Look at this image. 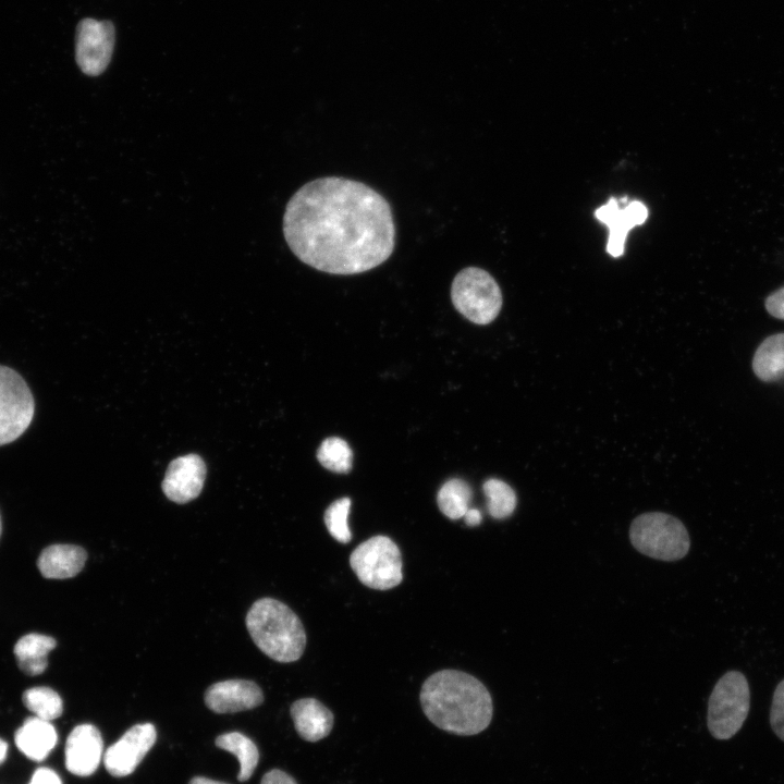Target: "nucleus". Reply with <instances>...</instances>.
Listing matches in <instances>:
<instances>
[{"mask_svg": "<svg viewBox=\"0 0 784 784\" xmlns=\"http://www.w3.org/2000/svg\"><path fill=\"white\" fill-rule=\"evenodd\" d=\"M283 234L304 264L331 274H356L393 253L395 225L388 200L370 186L340 176L304 184L290 198Z\"/></svg>", "mask_w": 784, "mask_h": 784, "instance_id": "1", "label": "nucleus"}, {"mask_svg": "<svg viewBox=\"0 0 784 784\" xmlns=\"http://www.w3.org/2000/svg\"><path fill=\"white\" fill-rule=\"evenodd\" d=\"M419 699L428 720L452 734H479L492 720L493 703L487 687L462 671L433 673L424 682Z\"/></svg>", "mask_w": 784, "mask_h": 784, "instance_id": "2", "label": "nucleus"}, {"mask_svg": "<svg viewBox=\"0 0 784 784\" xmlns=\"http://www.w3.org/2000/svg\"><path fill=\"white\" fill-rule=\"evenodd\" d=\"M247 630L256 646L281 663L298 660L306 647V633L299 617L283 602L262 598L246 615Z\"/></svg>", "mask_w": 784, "mask_h": 784, "instance_id": "3", "label": "nucleus"}, {"mask_svg": "<svg viewBox=\"0 0 784 784\" xmlns=\"http://www.w3.org/2000/svg\"><path fill=\"white\" fill-rule=\"evenodd\" d=\"M629 539L641 554L665 562L683 559L690 548L689 535L684 524L662 512L644 513L634 518L629 527Z\"/></svg>", "mask_w": 784, "mask_h": 784, "instance_id": "4", "label": "nucleus"}, {"mask_svg": "<svg viewBox=\"0 0 784 784\" xmlns=\"http://www.w3.org/2000/svg\"><path fill=\"white\" fill-rule=\"evenodd\" d=\"M750 707V690L745 675L725 673L715 684L708 702L707 724L720 740L733 737L743 726Z\"/></svg>", "mask_w": 784, "mask_h": 784, "instance_id": "5", "label": "nucleus"}, {"mask_svg": "<svg viewBox=\"0 0 784 784\" xmlns=\"http://www.w3.org/2000/svg\"><path fill=\"white\" fill-rule=\"evenodd\" d=\"M350 565L368 588L389 590L403 580L402 555L387 536H373L359 543L350 555Z\"/></svg>", "mask_w": 784, "mask_h": 784, "instance_id": "6", "label": "nucleus"}, {"mask_svg": "<svg viewBox=\"0 0 784 784\" xmlns=\"http://www.w3.org/2000/svg\"><path fill=\"white\" fill-rule=\"evenodd\" d=\"M451 299L465 318L477 324L493 321L502 307V293L486 270L467 267L461 270L452 282Z\"/></svg>", "mask_w": 784, "mask_h": 784, "instance_id": "7", "label": "nucleus"}, {"mask_svg": "<svg viewBox=\"0 0 784 784\" xmlns=\"http://www.w3.org/2000/svg\"><path fill=\"white\" fill-rule=\"evenodd\" d=\"M35 414L29 387L14 369L0 365V446L20 438Z\"/></svg>", "mask_w": 784, "mask_h": 784, "instance_id": "8", "label": "nucleus"}, {"mask_svg": "<svg viewBox=\"0 0 784 784\" xmlns=\"http://www.w3.org/2000/svg\"><path fill=\"white\" fill-rule=\"evenodd\" d=\"M114 47V26L110 21L86 17L79 21L75 36V60L88 76H98L108 68Z\"/></svg>", "mask_w": 784, "mask_h": 784, "instance_id": "9", "label": "nucleus"}, {"mask_svg": "<svg viewBox=\"0 0 784 784\" xmlns=\"http://www.w3.org/2000/svg\"><path fill=\"white\" fill-rule=\"evenodd\" d=\"M157 732L151 723L128 728L103 756L107 771L113 776L131 774L154 746Z\"/></svg>", "mask_w": 784, "mask_h": 784, "instance_id": "10", "label": "nucleus"}, {"mask_svg": "<svg viewBox=\"0 0 784 784\" xmlns=\"http://www.w3.org/2000/svg\"><path fill=\"white\" fill-rule=\"evenodd\" d=\"M595 216L609 228L607 252L613 257H620L624 253L628 231L647 220L648 209L639 200H632L621 207V200L611 197L596 210Z\"/></svg>", "mask_w": 784, "mask_h": 784, "instance_id": "11", "label": "nucleus"}, {"mask_svg": "<svg viewBox=\"0 0 784 784\" xmlns=\"http://www.w3.org/2000/svg\"><path fill=\"white\" fill-rule=\"evenodd\" d=\"M206 465L196 454H187L172 461L162 481L166 497L175 503H187L203 490Z\"/></svg>", "mask_w": 784, "mask_h": 784, "instance_id": "12", "label": "nucleus"}, {"mask_svg": "<svg viewBox=\"0 0 784 784\" xmlns=\"http://www.w3.org/2000/svg\"><path fill=\"white\" fill-rule=\"evenodd\" d=\"M65 767L78 776L93 774L102 757V738L99 730L89 723L75 726L65 744Z\"/></svg>", "mask_w": 784, "mask_h": 784, "instance_id": "13", "label": "nucleus"}, {"mask_svg": "<svg viewBox=\"0 0 784 784\" xmlns=\"http://www.w3.org/2000/svg\"><path fill=\"white\" fill-rule=\"evenodd\" d=\"M264 701L260 687L246 679H226L208 687L205 703L213 712L233 713L250 710Z\"/></svg>", "mask_w": 784, "mask_h": 784, "instance_id": "14", "label": "nucleus"}, {"mask_svg": "<svg viewBox=\"0 0 784 784\" xmlns=\"http://www.w3.org/2000/svg\"><path fill=\"white\" fill-rule=\"evenodd\" d=\"M291 716L298 735L307 742L327 737L333 727V713L315 698H302L292 703Z\"/></svg>", "mask_w": 784, "mask_h": 784, "instance_id": "15", "label": "nucleus"}, {"mask_svg": "<svg viewBox=\"0 0 784 784\" xmlns=\"http://www.w3.org/2000/svg\"><path fill=\"white\" fill-rule=\"evenodd\" d=\"M86 551L74 544H51L38 556L37 567L42 577L66 579L76 576L84 567Z\"/></svg>", "mask_w": 784, "mask_h": 784, "instance_id": "16", "label": "nucleus"}, {"mask_svg": "<svg viewBox=\"0 0 784 784\" xmlns=\"http://www.w3.org/2000/svg\"><path fill=\"white\" fill-rule=\"evenodd\" d=\"M16 747L30 760L42 761L56 747L58 735L50 721L28 718L14 735Z\"/></svg>", "mask_w": 784, "mask_h": 784, "instance_id": "17", "label": "nucleus"}, {"mask_svg": "<svg viewBox=\"0 0 784 784\" xmlns=\"http://www.w3.org/2000/svg\"><path fill=\"white\" fill-rule=\"evenodd\" d=\"M57 646L54 638L30 633L22 636L15 644L13 652L19 667L29 676L45 672L48 666L47 656Z\"/></svg>", "mask_w": 784, "mask_h": 784, "instance_id": "18", "label": "nucleus"}, {"mask_svg": "<svg viewBox=\"0 0 784 784\" xmlns=\"http://www.w3.org/2000/svg\"><path fill=\"white\" fill-rule=\"evenodd\" d=\"M752 370L763 382H773L784 378V333L764 339L752 358Z\"/></svg>", "mask_w": 784, "mask_h": 784, "instance_id": "19", "label": "nucleus"}, {"mask_svg": "<svg viewBox=\"0 0 784 784\" xmlns=\"http://www.w3.org/2000/svg\"><path fill=\"white\" fill-rule=\"evenodd\" d=\"M216 745L233 754L240 763L238 781H247L255 771L259 752L252 739L238 732L225 733L217 737Z\"/></svg>", "mask_w": 784, "mask_h": 784, "instance_id": "20", "label": "nucleus"}, {"mask_svg": "<svg viewBox=\"0 0 784 784\" xmlns=\"http://www.w3.org/2000/svg\"><path fill=\"white\" fill-rule=\"evenodd\" d=\"M469 485L458 478L445 481L438 491L437 503L443 515L450 519L462 518L469 509L471 501Z\"/></svg>", "mask_w": 784, "mask_h": 784, "instance_id": "21", "label": "nucleus"}, {"mask_svg": "<svg viewBox=\"0 0 784 784\" xmlns=\"http://www.w3.org/2000/svg\"><path fill=\"white\" fill-rule=\"evenodd\" d=\"M24 706L46 721L59 718L63 711V702L60 695L50 687L38 686L26 689L22 696Z\"/></svg>", "mask_w": 784, "mask_h": 784, "instance_id": "22", "label": "nucleus"}, {"mask_svg": "<svg viewBox=\"0 0 784 784\" xmlns=\"http://www.w3.org/2000/svg\"><path fill=\"white\" fill-rule=\"evenodd\" d=\"M482 490L488 500V512L493 518L504 519L513 514L516 494L506 482L491 478L485 481Z\"/></svg>", "mask_w": 784, "mask_h": 784, "instance_id": "23", "label": "nucleus"}, {"mask_svg": "<svg viewBox=\"0 0 784 784\" xmlns=\"http://www.w3.org/2000/svg\"><path fill=\"white\" fill-rule=\"evenodd\" d=\"M317 460L331 471L346 474L352 468L353 453L343 439L331 437L320 444Z\"/></svg>", "mask_w": 784, "mask_h": 784, "instance_id": "24", "label": "nucleus"}, {"mask_svg": "<svg viewBox=\"0 0 784 784\" xmlns=\"http://www.w3.org/2000/svg\"><path fill=\"white\" fill-rule=\"evenodd\" d=\"M350 509L351 499L344 497L332 502L324 511V525L331 537L341 543H347L352 539V532L347 523Z\"/></svg>", "mask_w": 784, "mask_h": 784, "instance_id": "25", "label": "nucleus"}, {"mask_svg": "<svg viewBox=\"0 0 784 784\" xmlns=\"http://www.w3.org/2000/svg\"><path fill=\"white\" fill-rule=\"evenodd\" d=\"M770 723L776 736L784 740V679L779 683L773 695Z\"/></svg>", "mask_w": 784, "mask_h": 784, "instance_id": "26", "label": "nucleus"}, {"mask_svg": "<svg viewBox=\"0 0 784 784\" xmlns=\"http://www.w3.org/2000/svg\"><path fill=\"white\" fill-rule=\"evenodd\" d=\"M765 309L774 318L784 320V286L767 297Z\"/></svg>", "mask_w": 784, "mask_h": 784, "instance_id": "27", "label": "nucleus"}, {"mask_svg": "<svg viewBox=\"0 0 784 784\" xmlns=\"http://www.w3.org/2000/svg\"><path fill=\"white\" fill-rule=\"evenodd\" d=\"M28 784H62L59 775L49 768H38Z\"/></svg>", "mask_w": 784, "mask_h": 784, "instance_id": "28", "label": "nucleus"}, {"mask_svg": "<svg viewBox=\"0 0 784 784\" xmlns=\"http://www.w3.org/2000/svg\"><path fill=\"white\" fill-rule=\"evenodd\" d=\"M260 784H297L296 781L287 773L273 769L267 772Z\"/></svg>", "mask_w": 784, "mask_h": 784, "instance_id": "29", "label": "nucleus"}, {"mask_svg": "<svg viewBox=\"0 0 784 784\" xmlns=\"http://www.w3.org/2000/svg\"><path fill=\"white\" fill-rule=\"evenodd\" d=\"M463 517L466 525L470 527L479 525L482 519L481 512L476 509H468Z\"/></svg>", "mask_w": 784, "mask_h": 784, "instance_id": "30", "label": "nucleus"}, {"mask_svg": "<svg viewBox=\"0 0 784 784\" xmlns=\"http://www.w3.org/2000/svg\"><path fill=\"white\" fill-rule=\"evenodd\" d=\"M189 784H228V783L210 780L207 777L197 776V777H194L193 780H191Z\"/></svg>", "mask_w": 784, "mask_h": 784, "instance_id": "31", "label": "nucleus"}, {"mask_svg": "<svg viewBox=\"0 0 784 784\" xmlns=\"http://www.w3.org/2000/svg\"><path fill=\"white\" fill-rule=\"evenodd\" d=\"M8 755V744L0 738V764L5 760Z\"/></svg>", "mask_w": 784, "mask_h": 784, "instance_id": "32", "label": "nucleus"}, {"mask_svg": "<svg viewBox=\"0 0 784 784\" xmlns=\"http://www.w3.org/2000/svg\"><path fill=\"white\" fill-rule=\"evenodd\" d=\"M1 531H2V524H1V516H0V537H1Z\"/></svg>", "mask_w": 784, "mask_h": 784, "instance_id": "33", "label": "nucleus"}]
</instances>
